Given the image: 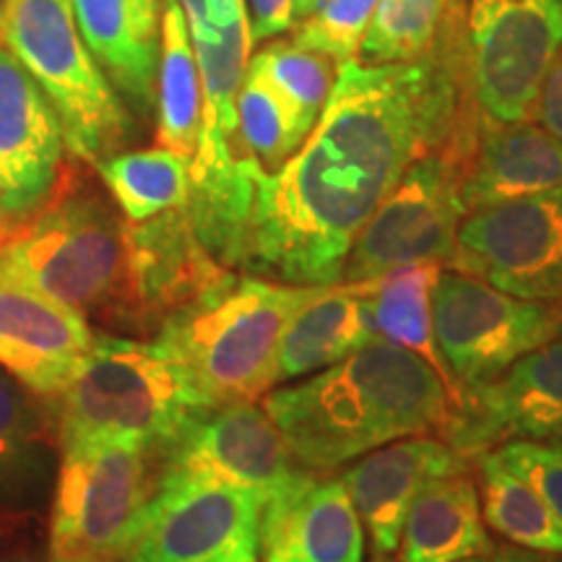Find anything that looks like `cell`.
<instances>
[{
  "instance_id": "obj_1",
  "label": "cell",
  "mask_w": 562,
  "mask_h": 562,
  "mask_svg": "<svg viewBox=\"0 0 562 562\" xmlns=\"http://www.w3.org/2000/svg\"><path fill=\"white\" fill-rule=\"evenodd\" d=\"M467 11L425 58L339 66L318 123L277 172H256L245 271L331 286L364 222L412 161L472 144L482 112L467 76Z\"/></svg>"
},
{
  "instance_id": "obj_2",
  "label": "cell",
  "mask_w": 562,
  "mask_h": 562,
  "mask_svg": "<svg viewBox=\"0 0 562 562\" xmlns=\"http://www.w3.org/2000/svg\"><path fill=\"white\" fill-rule=\"evenodd\" d=\"M453 402L432 362L372 339L318 375L269 391L263 409L294 461L326 474L385 442L440 432Z\"/></svg>"
},
{
  "instance_id": "obj_3",
  "label": "cell",
  "mask_w": 562,
  "mask_h": 562,
  "mask_svg": "<svg viewBox=\"0 0 562 562\" xmlns=\"http://www.w3.org/2000/svg\"><path fill=\"white\" fill-rule=\"evenodd\" d=\"M321 290L229 271L167 315L157 344L186 370L211 409L256 402L279 383V347L286 326Z\"/></svg>"
},
{
  "instance_id": "obj_4",
  "label": "cell",
  "mask_w": 562,
  "mask_h": 562,
  "mask_svg": "<svg viewBox=\"0 0 562 562\" xmlns=\"http://www.w3.org/2000/svg\"><path fill=\"white\" fill-rule=\"evenodd\" d=\"M60 398V442L123 438L170 453L211 406L161 344L97 336Z\"/></svg>"
},
{
  "instance_id": "obj_5",
  "label": "cell",
  "mask_w": 562,
  "mask_h": 562,
  "mask_svg": "<svg viewBox=\"0 0 562 562\" xmlns=\"http://www.w3.org/2000/svg\"><path fill=\"white\" fill-rule=\"evenodd\" d=\"M0 45L45 91L76 157L97 165L136 136L131 110L89 53L66 0H3Z\"/></svg>"
},
{
  "instance_id": "obj_6",
  "label": "cell",
  "mask_w": 562,
  "mask_h": 562,
  "mask_svg": "<svg viewBox=\"0 0 562 562\" xmlns=\"http://www.w3.org/2000/svg\"><path fill=\"white\" fill-rule=\"evenodd\" d=\"M0 266L76 311H100L123 297L125 224L97 193L58 191L0 235Z\"/></svg>"
},
{
  "instance_id": "obj_7",
  "label": "cell",
  "mask_w": 562,
  "mask_h": 562,
  "mask_svg": "<svg viewBox=\"0 0 562 562\" xmlns=\"http://www.w3.org/2000/svg\"><path fill=\"white\" fill-rule=\"evenodd\" d=\"M136 440L63 442L50 518V562L121 560L157 484Z\"/></svg>"
},
{
  "instance_id": "obj_8",
  "label": "cell",
  "mask_w": 562,
  "mask_h": 562,
  "mask_svg": "<svg viewBox=\"0 0 562 562\" xmlns=\"http://www.w3.org/2000/svg\"><path fill=\"white\" fill-rule=\"evenodd\" d=\"M432 336L456 398L562 336V307L513 297L463 271L440 269L432 284Z\"/></svg>"
},
{
  "instance_id": "obj_9",
  "label": "cell",
  "mask_w": 562,
  "mask_h": 562,
  "mask_svg": "<svg viewBox=\"0 0 562 562\" xmlns=\"http://www.w3.org/2000/svg\"><path fill=\"white\" fill-rule=\"evenodd\" d=\"M463 24L476 110L492 123L531 121L562 50V0H472Z\"/></svg>"
},
{
  "instance_id": "obj_10",
  "label": "cell",
  "mask_w": 562,
  "mask_h": 562,
  "mask_svg": "<svg viewBox=\"0 0 562 562\" xmlns=\"http://www.w3.org/2000/svg\"><path fill=\"white\" fill-rule=\"evenodd\" d=\"M261 508L250 490L161 472L121 562H258Z\"/></svg>"
},
{
  "instance_id": "obj_11",
  "label": "cell",
  "mask_w": 562,
  "mask_h": 562,
  "mask_svg": "<svg viewBox=\"0 0 562 562\" xmlns=\"http://www.w3.org/2000/svg\"><path fill=\"white\" fill-rule=\"evenodd\" d=\"M461 175L463 159L448 149L412 161L351 243L341 281L381 279L406 263L451 261L467 216Z\"/></svg>"
},
{
  "instance_id": "obj_12",
  "label": "cell",
  "mask_w": 562,
  "mask_h": 562,
  "mask_svg": "<svg viewBox=\"0 0 562 562\" xmlns=\"http://www.w3.org/2000/svg\"><path fill=\"white\" fill-rule=\"evenodd\" d=\"M448 266L513 297L562 307V186L469 211Z\"/></svg>"
},
{
  "instance_id": "obj_13",
  "label": "cell",
  "mask_w": 562,
  "mask_h": 562,
  "mask_svg": "<svg viewBox=\"0 0 562 562\" xmlns=\"http://www.w3.org/2000/svg\"><path fill=\"white\" fill-rule=\"evenodd\" d=\"M440 432L463 459L510 440H562V336L531 349L495 381L461 391Z\"/></svg>"
},
{
  "instance_id": "obj_14",
  "label": "cell",
  "mask_w": 562,
  "mask_h": 562,
  "mask_svg": "<svg viewBox=\"0 0 562 562\" xmlns=\"http://www.w3.org/2000/svg\"><path fill=\"white\" fill-rule=\"evenodd\" d=\"M66 151L58 112L0 45V235L32 220L60 191Z\"/></svg>"
},
{
  "instance_id": "obj_15",
  "label": "cell",
  "mask_w": 562,
  "mask_h": 562,
  "mask_svg": "<svg viewBox=\"0 0 562 562\" xmlns=\"http://www.w3.org/2000/svg\"><path fill=\"white\" fill-rule=\"evenodd\" d=\"M165 472L199 474L256 492L261 501L307 474L281 438L263 404L235 402L209 409L167 453Z\"/></svg>"
},
{
  "instance_id": "obj_16",
  "label": "cell",
  "mask_w": 562,
  "mask_h": 562,
  "mask_svg": "<svg viewBox=\"0 0 562 562\" xmlns=\"http://www.w3.org/2000/svg\"><path fill=\"white\" fill-rule=\"evenodd\" d=\"M81 311L0 266V368L37 396H58L94 347Z\"/></svg>"
},
{
  "instance_id": "obj_17",
  "label": "cell",
  "mask_w": 562,
  "mask_h": 562,
  "mask_svg": "<svg viewBox=\"0 0 562 562\" xmlns=\"http://www.w3.org/2000/svg\"><path fill=\"white\" fill-rule=\"evenodd\" d=\"M229 271L203 248L186 209L125 224L123 300L128 302L131 315L140 321L161 323Z\"/></svg>"
},
{
  "instance_id": "obj_18",
  "label": "cell",
  "mask_w": 562,
  "mask_h": 562,
  "mask_svg": "<svg viewBox=\"0 0 562 562\" xmlns=\"http://www.w3.org/2000/svg\"><path fill=\"white\" fill-rule=\"evenodd\" d=\"M364 526L339 476L307 472L261 508L258 562H362Z\"/></svg>"
},
{
  "instance_id": "obj_19",
  "label": "cell",
  "mask_w": 562,
  "mask_h": 562,
  "mask_svg": "<svg viewBox=\"0 0 562 562\" xmlns=\"http://www.w3.org/2000/svg\"><path fill=\"white\" fill-rule=\"evenodd\" d=\"M467 469V459L446 440L414 435L385 442L341 476L360 521L370 531L375 554H391L402 539V526L412 497L435 476Z\"/></svg>"
},
{
  "instance_id": "obj_20",
  "label": "cell",
  "mask_w": 562,
  "mask_h": 562,
  "mask_svg": "<svg viewBox=\"0 0 562 562\" xmlns=\"http://www.w3.org/2000/svg\"><path fill=\"white\" fill-rule=\"evenodd\" d=\"M89 53L133 115L157 102L161 0H66Z\"/></svg>"
},
{
  "instance_id": "obj_21",
  "label": "cell",
  "mask_w": 562,
  "mask_h": 562,
  "mask_svg": "<svg viewBox=\"0 0 562 562\" xmlns=\"http://www.w3.org/2000/svg\"><path fill=\"white\" fill-rule=\"evenodd\" d=\"M560 186V138L531 121L492 123L484 115L480 117L474 146L461 175V201L467 214Z\"/></svg>"
},
{
  "instance_id": "obj_22",
  "label": "cell",
  "mask_w": 562,
  "mask_h": 562,
  "mask_svg": "<svg viewBox=\"0 0 562 562\" xmlns=\"http://www.w3.org/2000/svg\"><path fill=\"white\" fill-rule=\"evenodd\" d=\"M258 167L224 138H201L191 157L186 214L203 248L224 269H243Z\"/></svg>"
},
{
  "instance_id": "obj_23",
  "label": "cell",
  "mask_w": 562,
  "mask_h": 562,
  "mask_svg": "<svg viewBox=\"0 0 562 562\" xmlns=\"http://www.w3.org/2000/svg\"><path fill=\"white\" fill-rule=\"evenodd\" d=\"M375 284L370 281H336L323 286L318 297L307 302L294 315L281 336L277 381L311 375L326 370L351 351L378 339L368 318V294Z\"/></svg>"
},
{
  "instance_id": "obj_24",
  "label": "cell",
  "mask_w": 562,
  "mask_h": 562,
  "mask_svg": "<svg viewBox=\"0 0 562 562\" xmlns=\"http://www.w3.org/2000/svg\"><path fill=\"white\" fill-rule=\"evenodd\" d=\"M402 562H459L487 552L482 503L463 472L435 476L412 497L402 526Z\"/></svg>"
},
{
  "instance_id": "obj_25",
  "label": "cell",
  "mask_w": 562,
  "mask_h": 562,
  "mask_svg": "<svg viewBox=\"0 0 562 562\" xmlns=\"http://www.w3.org/2000/svg\"><path fill=\"white\" fill-rule=\"evenodd\" d=\"M201 70L178 0H161L157 66V146L191 161L201 136Z\"/></svg>"
},
{
  "instance_id": "obj_26",
  "label": "cell",
  "mask_w": 562,
  "mask_h": 562,
  "mask_svg": "<svg viewBox=\"0 0 562 562\" xmlns=\"http://www.w3.org/2000/svg\"><path fill=\"white\" fill-rule=\"evenodd\" d=\"M440 263H406L375 279L368 294L372 334L425 357L442 372L432 336V284ZM446 378V372H442Z\"/></svg>"
},
{
  "instance_id": "obj_27",
  "label": "cell",
  "mask_w": 562,
  "mask_h": 562,
  "mask_svg": "<svg viewBox=\"0 0 562 562\" xmlns=\"http://www.w3.org/2000/svg\"><path fill=\"white\" fill-rule=\"evenodd\" d=\"M94 167L128 224L186 209L191 193V161L186 157L157 146L144 151H117Z\"/></svg>"
},
{
  "instance_id": "obj_28",
  "label": "cell",
  "mask_w": 562,
  "mask_h": 562,
  "mask_svg": "<svg viewBox=\"0 0 562 562\" xmlns=\"http://www.w3.org/2000/svg\"><path fill=\"white\" fill-rule=\"evenodd\" d=\"M484 484V521L510 544L562 554V526L529 482L497 461L492 451L476 456Z\"/></svg>"
},
{
  "instance_id": "obj_29",
  "label": "cell",
  "mask_w": 562,
  "mask_h": 562,
  "mask_svg": "<svg viewBox=\"0 0 562 562\" xmlns=\"http://www.w3.org/2000/svg\"><path fill=\"white\" fill-rule=\"evenodd\" d=\"M463 11V0H381L357 58L364 63L425 58Z\"/></svg>"
},
{
  "instance_id": "obj_30",
  "label": "cell",
  "mask_w": 562,
  "mask_h": 562,
  "mask_svg": "<svg viewBox=\"0 0 562 562\" xmlns=\"http://www.w3.org/2000/svg\"><path fill=\"white\" fill-rule=\"evenodd\" d=\"M235 110L237 146L266 175L277 172L307 136L290 104L252 68L245 70Z\"/></svg>"
},
{
  "instance_id": "obj_31",
  "label": "cell",
  "mask_w": 562,
  "mask_h": 562,
  "mask_svg": "<svg viewBox=\"0 0 562 562\" xmlns=\"http://www.w3.org/2000/svg\"><path fill=\"white\" fill-rule=\"evenodd\" d=\"M248 68L261 74L277 89L307 133L318 123L339 74V63L328 55L279 37L263 42L261 50L250 55Z\"/></svg>"
},
{
  "instance_id": "obj_32",
  "label": "cell",
  "mask_w": 562,
  "mask_h": 562,
  "mask_svg": "<svg viewBox=\"0 0 562 562\" xmlns=\"http://www.w3.org/2000/svg\"><path fill=\"white\" fill-rule=\"evenodd\" d=\"M45 474V440L26 389L0 368V501L21 503Z\"/></svg>"
},
{
  "instance_id": "obj_33",
  "label": "cell",
  "mask_w": 562,
  "mask_h": 562,
  "mask_svg": "<svg viewBox=\"0 0 562 562\" xmlns=\"http://www.w3.org/2000/svg\"><path fill=\"white\" fill-rule=\"evenodd\" d=\"M381 0H321L318 9L292 30V42L341 63L360 55L362 40Z\"/></svg>"
},
{
  "instance_id": "obj_34",
  "label": "cell",
  "mask_w": 562,
  "mask_h": 562,
  "mask_svg": "<svg viewBox=\"0 0 562 562\" xmlns=\"http://www.w3.org/2000/svg\"><path fill=\"white\" fill-rule=\"evenodd\" d=\"M492 456L529 482L562 526V440H510Z\"/></svg>"
},
{
  "instance_id": "obj_35",
  "label": "cell",
  "mask_w": 562,
  "mask_h": 562,
  "mask_svg": "<svg viewBox=\"0 0 562 562\" xmlns=\"http://www.w3.org/2000/svg\"><path fill=\"white\" fill-rule=\"evenodd\" d=\"M193 40H216L235 21L248 16L245 0H178Z\"/></svg>"
},
{
  "instance_id": "obj_36",
  "label": "cell",
  "mask_w": 562,
  "mask_h": 562,
  "mask_svg": "<svg viewBox=\"0 0 562 562\" xmlns=\"http://www.w3.org/2000/svg\"><path fill=\"white\" fill-rule=\"evenodd\" d=\"M252 47L277 40L297 26V0H245Z\"/></svg>"
},
{
  "instance_id": "obj_37",
  "label": "cell",
  "mask_w": 562,
  "mask_h": 562,
  "mask_svg": "<svg viewBox=\"0 0 562 562\" xmlns=\"http://www.w3.org/2000/svg\"><path fill=\"white\" fill-rule=\"evenodd\" d=\"M531 121L562 140V50L558 53L542 83L537 104H533Z\"/></svg>"
},
{
  "instance_id": "obj_38",
  "label": "cell",
  "mask_w": 562,
  "mask_h": 562,
  "mask_svg": "<svg viewBox=\"0 0 562 562\" xmlns=\"http://www.w3.org/2000/svg\"><path fill=\"white\" fill-rule=\"evenodd\" d=\"M459 562H562L560 554H547L537 550H526V547H495L492 544L487 552L472 554V558H463Z\"/></svg>"
},
{
  "instance_id": "obj_39",
  "label": "cell",
  "mask_w": 562,
  "mask_h": 562,
  "mask_svg": "<svg viewBox=\"0 0 562 562\" xmlns=\"http://www.w3.org/2000/svg\"><path fill=\"white\" fill-rule=\"evenodd\" d=\"M0 562H45V560L32 558V554H11V558H3Z\"/></svg>"
},
{
  "instance_id": "obj_40",
  "label": "cell",
  "mask_w": 562,
  "mask_h": 562,
  "mask_svg": "<svg viewBox=\"0 0 562 562\" xmlns=\"http://www.w3.org/2000/svg\"><path fill=\"white\" fill-rule=\"evenodd\" d=\"M372 562H396L391 558V554H375V558H372Z\"/></svg>"
},
{
  "instance_id": "obj_41",
  "label": "cell",
  "mask_w": 562,
  "mask_h": 562,
  "mask_svg": "<svg viewBox=\"0 0 562 562\" xmlns=\"http://www.w3.org/2000/svg\"><path fill=\"white\" fill-rule=\"evenodd\" d=\"M50 562V560H47ZM91 562H121V560H91Z\"/></svg>"
},
{
  "instance_id": "obj_42",
  "label": "cell",
  "mask_w": 562,
  "mask_h": 562,
  "mask_svg": "<svg viewBox=\"0 0 562 562\" xmlns=\"http://www.w3.org/2000/svg\"><path fill=\"white\" fill-rule=\"evenodd\" d=\"M0 3H3V0H0Z\"/></svg>"
}]
</instances>
